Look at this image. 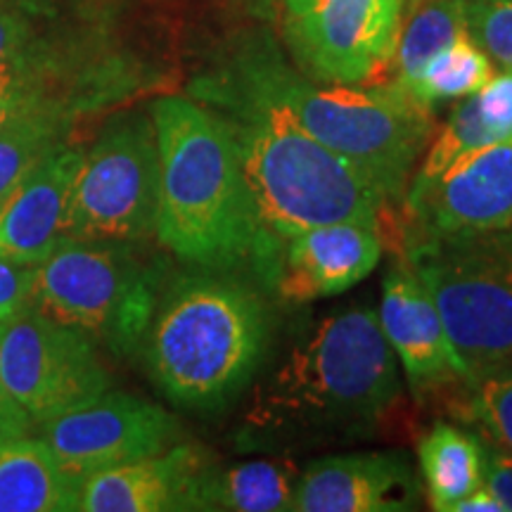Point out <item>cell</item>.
Returning a JSON list of instances; mask_svg holds the SVG:
<instances>
[{"mask_svg": "<svg viewBox=\"0 0 512 512\" xmlns=\"http://www.w3.org/2000/svg\"><path fill=\"white\" fill-rule=\"evenodd\" d=\"M150 117L159 147V245L207 271L254 266L273 285L280 247L256 214L228 119L185 95L157 98Z\"/></svg>", "mask_w": 512, "mask_h": 512, "instance_id": "cell-1", "label": "cell"}, {"mask_svg": "<svg viewBox=\"0 0 512 512\" xmlns=\"http://www.w3.org/2000/svg\"><path fill=\"white\" fill-rule=\"evenodd\" d=\"M401 399L396 354L368 306L323 318L256 387L245 448L368 437Z\"/></svg>", "mask_w": 512, "mask_h": 512, "instance_id": "cell-2", "label": "cell"}, {"mask_svg": "<svg viewBox=\"0 0 512 512\" xmlns=\"http://www.w3.org/2000/svg\"><path fill=\"white\" fill-rule=\"evenodd\" d=\"M192 93L204 102L247 98L280 107L306 133L356 164L399 209L434 133L432 110L392 83L318 86L268 43H249L219 76L197 81Z\"/></svg>", "mask_w": 512, "mask_h": 512, "instance_id": "cell-3", "label": "cell"}, {"mask_svg": "<svg viewBox=\"0 0 512 512\" xmlns=\"http://www.w3.org/2000/svg\"><path fill=\"white\" fill-rule=\"evenodd\" d=\"M268 339L264 297L238 278L202 268L162 287L140 349L159 392L174 406L216 413L252 384Z\"/></svg>", "mask_w": 512, "mask_h": 512, "instance_id": "cell-4", "label": "cell"}, {"mask_svg": "<svg viewBox=\"0 0 512 512\" xmlns=\"http://www.w3.org/2000/svg\"><path fill=\"white\" fill-rule=\"evenodd\" d=\"M233 128L261 226L275 245L325 223H366L392 235L396 207L347 157L325 147L271 102L216 98Z\"/></svg>", "mask_w": 512, "mask_h": 512, "instance_id": "cell-5", "label": "cell"}, {"mask_svg": "<svg viewBox=\"0 0 512 512\" xmlns=\"http://www.w3.org/2000/svg\"><path fill=\"white\" fill-rule=\"evenodd\" d=\"M399 245L401 259L432 294L467 380L512 366V228L482 233L403 228Z\"/></svg>", "mask_w": 512, "mask_h": 512, "instance_id": "cell-6", "label": "cell"}, {"mask_svg": "<svg viewBox=\"0 0 512 512\" xmlns=\"http://www.w3.org/2000/svg\"><path fill=\"white\" fill-rule=\"evenodd\" d=\"M159 292L162 273L133 242L67 238L34 266L31 304L114 356H131L143 347Z\"/></svg>", "mask_w": 512, "mask_h": 512, "instance_id": "cell-7", "label": "cell"}, {"mask_svg": "<svg viewBox=\"0 0 512 512\" xmlns=\"http://www.w3.org/2000/svg\"><path fill=\"white\" fill-rule=\"evenodd\" d=\"M159 147L152 117L126 112L83 147L67 238L138 242L155 233Z\"/></svg>", "mask_w": 512, "mask_h": 512, "instance_id": "cell-8", "label": "cell"}, {"mask_svg": "<svg viewBox=\"0 0 512 512\" xmlns=\"http://www.w3.org/2000/svg\"><path fill=\"white\" fill-rule=\"evenodd\" d=\"M0 384L34 427L110 389L98 344L27 304L0 323Z\"/></svg>", "mask_w": 512, "mask_h": 512, "instance_id": "cell-9", "label": "cell"}, {"mask_svg": "<svg viewBox=\"0 0 512 512\" xmlns=\"http://www.w3.org/2000/svg\"><path fill=\"white\" fill-rule=\"evenodd\" d=\"M136 83L121 55L93 38L55 31L31 53L0 64V128L46 112L86 119L126 98Z\"/></svg>", "mask_w": 512, "mask_h": 512, "instance_id": "cell-10", "label": "cell"}, {"mask_svg": "<svg viewBox=\"0 0 512 512\" xmlns=\"http://www.w3.org/2000/svg\"><path fill=\"white\" fill-rule=\"evenodd\" d=\"M406 0H283L294 57L313 79L375 86L392 69Z\"/></svg>", "mask_w": 512, "mask_h": 512, "instance_id": "cell-11", "label": "cell"}, {"mask_svg": "<svg viewBox=\"0 0 512 512\" xmlns=\"http://www.w3.org/2000/svg\"><path fill=\"white\" fill-rule=\"evenodd\" d=\"M57 463L74 482L143 460L176 444L181 425L157 403L124 392H102L38 427Z\"/></svg>", "mask_w": 512, "mask_h": 512, "instance_id": "cell-12", "label": "cell"}, {"mask_svg": "<svg viewBox=\"0 0 512 512\" xmlns=\"http://www.w3.org/2000/svg\"><path fill=\"white\" fill-rule=\"evenodd\" d=\"M401 230L482 233L512 228V140L467 152L432 178H411Z\"/></svg>", "mask_w": 512, "mask_h": 512, "instance_id": "cell-13", "label": "cell"}, {"mask_svg": "<svg viewBox=\"0 0 512 512\" xmlns=\"http://www.w3.org/2000/svg\"><path fill=\"white\" fill-rule=\"evenodd\" d=\"M377 320L418 399L453 384L467 387V370L446 335L437 304L403 259L384 278Z\"/></svg>", "mask_w": 512, "mask_h": 512, "instance_id": "cell-14", "label": "cell"}, {"mask_svg": "<svg viewBox=\"0 0 512 512\" xmlns=\"http://www.w3.org/2000/svg\"><path fill=\"white\" fill-rule=\"evenodd\" d=\"M418 501V479L406 453H342L299 472L297 512H403Z\"/></svg>", "mask_w": 512, "mask_h": 512, "instance_id": "cell-15", "label": "cell"}, {"mask_svg": "<svg viewBox=\"0 0 512 512\" xmlns=\"http://www.w3.org/2000/svg\"><path fill=\"white\" fill-rule=\"evenodd\" d=\"M380 230L366 223H325L294 233L280 245L275 287L294 302L347 292L382 259Z\"/></svg>", "mask_w": 512, "mask_h": 512, "instance_id": "cell-16", "label": "cell"}, {"mask_svg": "<svg viewBox=\"0 0 512 512\" xmlns=\"http://www.w3.org/2000/svg\"><path fill=\"white\" fill-rule=\"evenodd\" d=\"M83 147L48 155L0 204V256L38 266L67 240V216Z\"/></svg>", "mask_w": 512, "mask_h": 512, "instance_id": "cell-17", "label": "cell"}, {"mask_svg": "<svg viewBox=\"0 0 512 512\" xmlns=\"http://www.w3.org/2000/svg\"><path fill=\"white\" fill-rule=\"evenodd\" d=\"M207 460L195 446H171L157 456L95 472L81 482L79 510L164 512L195 510V491Z\"/></svg>", "mask_w": 512, "mask_h": 512, "instance_id": "cell-18", "label": "cell"}, {"mask_svg": "<svg viewBox=\"0 0 512 512\" xmlns=\"http://www.w3.org/2000/svg\"><path fill=\"white\" fill-rule=\"evenodd\" d=\"M512 140V72L494 74L453 107L451 117L430 140L413 178H432L467 152Z\"/></svg>", "mask_w": 512, "mask_h": 512, "instance_id": "cell-19", "label": "cell"}, {"mask_svg": "<svg viewBox=\"0 0 512 512\" xmlns=\"http://www.w3.org/2000/svg\"><path fill=\"white\" fill-rule=\"evenodd\" d=\"M81 484L74 482L43 437L0 444V512L79 510Z\"/></svg>", "mask_w": 512, "mask_h": 512, "instance_id": "cell-20", "label": "cell"}, {"mask_svg": "<svg viewBox=\"0 0 512 512\" xmlns=\"http://www.w3.org/2000/svg\"><path fill=\"white\" fill-rule=\"evenodd\" d=\"M299 472L280 460L249 463L202 472L195 491V510L228 512H287L292 510Z\"/></svg>", "mask_w": 512, "mask_h": 512, "instance_id": "cell-21", "label": "cell"}, {"mask_svg": "<svg viewBox=\"0 0 512 512\" xmlns=\"http://www.w3.org/2000/svg\"><path fill=\"white\" fill-rule=\"evenodd\" d=\"M418 463L432 510L451 512L484 486V441L451 422H434L418 441Z\"/></svg>", "mask_w": 512, "mask_h": 512, "instance_id": "cell-22", "label": "cell"}, {"mask_svg": "<svg viewBox=\"0 0 512 512\" xmlns=\"http://www.w3.org/2000/svg\"><path fill=\"white\" fill-rule=\"evenodd\" d=\"M467 36L465 0H415L392 60V86L411 98L425 64L441 50Z\"/></svg>", "mask_w": 512, "mask_h": 512, "instance_id": "cell-23", "label": "cell"}, {"mask_svg": "<svg viewBox=\"0 0 512 512\" xmlns=\"http://www.w3.org/2000/svg\"><path fill=\"white\" fill-rule=\"evenodd\" d=\"M81 121L74 114L46 112L0 128V204L43 159L69 145Z\"/></svg>", "mask_w": 512, "mask_h": 512, "instance_id": "cell-24", "label": "cell"}, {"mask_svg": "<svg viewBox=\"0 0 512 512\" xmlns=\"http://www.w3.org/2000/svg\"><path fill=\"white\" fill-rule=\"evenodd\" d=\"M491 76H494V62L467 34L425 64L411 98L432 110L437 102L463 100L477 93Z\"/></svg>", "mask_w": 512, "mask_h": 512, "instance_id": "cell-25", "label": "cell"}, {"mask_svg": "<svg viewBox=\"0 0 512 512\" xmlns=\"http://www.w3.org/2000/svg\"><path fill=\"white\" fill-rule=\"evenodd\" d=\"M465 415L491 444L512 453V366L479 375L465 387Z\"/></svg>", "mask_w": 512, "mask_h": 512, "instance_id": "cell-26", "label": "cell"}, {"mask_svg": "<svg viewBox=\"0 0 512 512\" xmlns=\"http://www.w3.org/2000/svg\"><path fill=\"white\" fill-rule=\"evenodd\" d=\"M465 22L489 60L512 72V0H465Z\"/></svg>", "mask_w": 512, "mask_h": 512, "instance_id": "cell-27", "label": "cell"}, {"mask_svg": "<svg viewBox=\"0 0 512 512\" xmlns=\"http://www.w3.org/2000/svg\"><path fill=\"white\" fill-rule=\"evenodd\" d=\"M55 31L31 0H0V64L31 53Z\"/></svg>", "mask_w": 512, "mask_h": 512, "instance_id": "cell-28", "label": "cell"}, {"mask_svg": "<svg viewBox=\"0 0 512 512\" xmlns=\"http://www.w3.org/2000/svg\"><path fill=\"white\" fill-rule=\"evenodd\" d=\"M34 266H22L0 256V323L31 304Z\"/></svg>", "mask_w": 512, "mask_h": 512, "instance_id": "cell-29", "label": "cell"}, {"mask_svg": "<svg viewBox=\"0 0 512 512\" xmlns=\"http://www.w3.org/2000/svg\"><path fill=\"white\" fill-rule=\"evenodd\" d=\"M484 486L512 512V453L496 444L484 446Z\"/></svg>", "mask_w": 512, "mask_h": 512, "instance_id": "cell-30", "label": "cell"}, {"mask_svg": "<svg viewBox=\"0 0 512 512\" xmlns=\"http://www.w3.org/2000/svg\"><path fill=\"white\" fill-rule=\"evenodd\" d=\"M31 430H34V422L27 418V413L10 399L0 384V444L17 437H27Z\"/></svg>", "mask_w": 512, "mask_h": 512, "instance_id": "cell-31", "label": "cell"}, {"mask_svg": "<svg viewBox=\"0 0 512 512\" xmlns=\"http://www.w3.org/2000/svg\"><path fill=\"white\" fill-rule=\"evenodd\" d=\"M451 512H508V510H505V505L498 501L486 486H482V489L472 491L470 496L460 498V501L453 505Z\"/></svg>", "mask_w": 512, "mask_h": 512, "instance_id": "cell-32", "label": "cell"}]
</instances>
